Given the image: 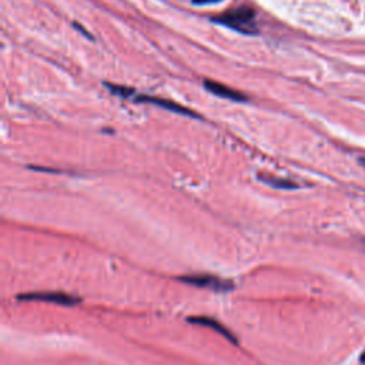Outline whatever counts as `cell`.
Returning a JSON list of instances; mask_svg holds the SVG:
<instances>
[{
    "instance_id": "cell-4",
    "label": "cell",
    "mask_w": 365,
    "mask_h": 365,
    "mask_svg": "<svg viewBox=\"0 0 365 365\" xmlns=\"http://www.w3.org/2000/svg\"><path fill=\"white\" fill-rule=\"evenodd\" d=\"M204 87L210 93L216 94L218 97H223V99H228V100H234V102H244L247 100L245 96H243L240 91L234 90L231 87H227L221 83H217V81H213V80H205L204 81Z\"/></svg>"
},
{
    "instance_id": "cell-8",
    "label": "cell",
    "mask_w": 365,
    "mask_h": 365,
    "mask_svg": "<svg viewBox=\"0 0 365 365\" xmlns=\"http://www.w3.org/2000/svg\"><path fill=\"white\" fill-rule=\"evenodd\" d=\"M220 0H193V3L195 4H210V3H216Z\"/></svg>"
},
{
    "instance_id": "cell-3",
    "label": "cell",
    "mask_w": 365,
    "mask_h": 365,
    "mask_svg": "<svg viewBox=\"0 0 365 365\" xmlns=\"http://www.w3.org/2000/svg\"><path fill=\"white\" fill-rule=\"evenodd\" d=\"M19 298H20V300H26V301L52 303V304L66 305V307L77 305L80 303L79 297L70 296V294L61 293V291H39V293H29V294L19 296Z\"/></svg>"
},
{
    "instance_id": "cell-6",
    "label": "cell",
    "mask_w": 365,
    "mask_h": 365,
    "mask_svg": "<svg viewBox=\"0 0 365 365\" xmlns=\"http://www.w3.org/2000/svg\"><path fill=\"white\" fill-rule=\"evenodd\" d=\"M138 102L141 103H151V104H157L163 109H167V110H171L174 113H180L182 116H190V117H197V114L193 113L191 110L182 107V106H179L177 103L170 102V100H163V99H156V97H147V96H141L137 99Z\"/></svg>"
},
{
    "instance_id": "cell-7",
    "label": "cell",
    "mask_w": 365,
    "mask_h": 365,
    "mask_svg": "<svg viewBox=\"0 0 365 365\" xmlns=\"http://www.w3.org/2000/svg\"><path fill=\"white\" fill-rule=\"evenodd\" d=\"M260 180L264 182L265 184L271 185L274 188H278V190H296L298 188V184L291 180H287V179H280V177H260Z\"/></svg>"
},
{
    "instance_id": "cell-1",
    "label": "cell",
    "mask_w": 365,
    "mask_h": 365,
    "mask_svg": "<svg viewBox=\"0 0 365 365\" xmlns=\"http://www.w3.org/2000/svg\"><path fill=\"white\" fill-rule=\"evenodd\" d=\"M254 16H255V13L250 7H240L237 10L227 11V13L218 16L214 20L221 23V24H226L234 30L250 34L255 32Z\"/></svg>"
},
{
    "instance_id": "cell-5",
    "label": "cell",
    "mask_w": 365,
    "mask_h": 365,
    "mask_svg": "<svg viewBox=\"0 0 365 365\" xmlns=\"http://www.w3.org/2000/svg\"><path fill=\"white\" fill-rule=\"evenodd\" d=\"M190 322H193V324H197V325H203V327H207V328H211L213 331H216L218 334H221V335H224L227 340L233 342H237L236 340V337H234V334L231 332L230 330H227L221 322H218L217 319L211 318V317H207V315H198V317H191V318H188Z\"/></svg>"
},
{
    "instance_id": "cell-2",
    "label": "cell",
    "mask_w": 365,
    "mask_h": 365,
    "mask_svg": "<svg viewBox=\"0 0 365 365\" xmlns=\"http://www.w3.org/2000/svg\"><path fill=\"white\" fill-rule=\"evenodd\" d=\"M180 281L185 283V284L195 285V287H201V288H208L213 291H230L234 288V284L231 280H226L217 275H211V274H193V275H184L180 277Z\"/></svg>"
},
{
    "instance_id": "cell-9",
    "label": "cell",
    "mask_w": 365,
    "mask_h": 365,
    "mask_svg": "<svg viewBox=\"0 0 365 365\" xmlns=\"http://www.w3.org/2000/svg\"><path fill=\"white\" fill-rule=\"evenodd\" d=\"M360 361H361V363H363V364H365V353L363 354V355H361V357H360Z\"/></svg>"
},
{
    "instance_id": "cell-10",
    "label": "cell",
    "mask_w": 365,
    "mask_h": 365,
    "mask_svg": "<svg viewBox=\"0 0 365 365\" xmlns=\"http://www.w3.org/2000/svg\"><path fill=\"white\" fill-rule=\"evenodd\" d=\"M360 161H361V164H363V166H364V167H365V159H361V160H360Z\"/></svg>"
}]
</instances>
